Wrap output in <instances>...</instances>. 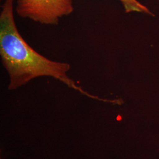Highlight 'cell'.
Listing matches in <instances>:
<instances>
[{"label":"cell","instance_id":"6da1fadb","mask_svg":"<svg viewBox=\"0 0 159 159\" xmlns=\"http://www.w3.org/2000/svg\"><path fill=\"white\" fill-rule=\"evenodd\" d=\"M0 56L14 89L39 77H51L85 93L67 73L70 64L50 60L31 48L20 34L14 20L13 0H5L0 14Z\"/></svg>","mask_w":159,"mask_h":159},{"label":"cell","instance_id":"7a4b0ae2","mask_svg":"<svg viewBox=\"0 0 159 159\" xmlns=\"http://www.w3.org/2000/svg\"><path fill=\"white\" fill-rule=\"evenodd\" d=\"M18 16L35 22L57 25L59 19L74 11L72 0H18L16 8Z\"/></svg>","mask_w":159,"mask_h":159},{"label":"cell","instance_id":"3957f363","mask_svg":"<svg viewBox=\"0 0 159 159\" xmlns=\"http://www.w3.org/2000/svg\"><path fill=\"white\" fill-rule=\"evenodd\" d=\"M124 6L125 12H142L148 14L152 13L148 10V8L140 4L137 0H120Z\"/></svg>","mask_w":159,"mask_h":159}]
</instances>
